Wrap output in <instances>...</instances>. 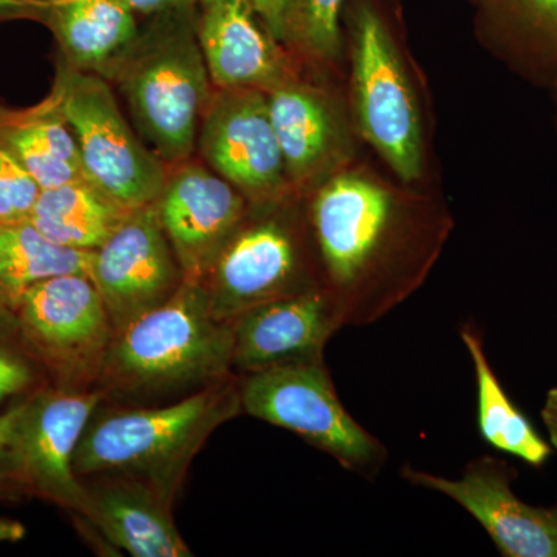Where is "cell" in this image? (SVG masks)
I'll list each match as a JSON object with an SVG mask.
<instances>
[{"label": "cell", "instance_id": "6da1fadb", "mask_svg": "<svg viewBox=\"0 0 557 557\" xmlns=\"http://www.w3.org/2000/svg\"><path fill=\"white\" fill-rule=\"evenodd\" d=\"M321 278L343 327H364L409 298L434 265L448 222L381 180L341 170L310 207Z\"/></svg>", "mask_w": 557, "mask_h": 557}, {"label": "cell", "instance_id": "7a4b0ae2", "mask_svg": "<svg viewBox=\"0 0 557 557\" xmlns=\"http://www.w3.org/2000/svg\"><path fill=\"white\" fill-rule=\"evenodd\" d=\"M110 72L143 141L168 166L188 161L212 95L197 38L196 5L160 13Z\"/></svg>", "mask_w": 557, "mask_h": 557}, {"label": "cell", "instance_id": "3957f363", "mask_svg": "<svg viewBox=\"0 0 557 557\" xmlns=\"http://www.w3.org/2000/svg\"><path fill=\"white\" fill-rule=\"evenodd\" d=\"M240 387L222 384L157 409L123 410L89 421L73 457L76 475L120 472L164 500L209 432L236 416Z\"/></svg>", "mask_w": 557, "mask_h": 557}, {"label": "cell", "instance_id": "277c9868", "mask_svg": "<svg viewBox=\"0 0 557 557\" xmlns=\"http://www.w3.org/2000/svg\"><path fill=\"white\" fill-rule=\"evenodd\" d=\"M109 351L113 376L135 387L219 379L233 364V327L209 307L201 282L183 278L166 302L121 330Z\"/></svg>", "mask_w": 557, "mask_h": 557}, {"label": "cell", "instance_id": "5b68a950", "mask_svg": "<svg viewBox=\"0 0 557 557\" xmlns=\"http://www.w3.org/2000/svg\"><path fill=\"white\" fill-rule=\"evenodd\" d=\"M51 95L78 143L87 178L121 207L153 203L170 170L132 131L108 81L65 64Z\"/></svg>", "mask_w": 557, "mask_h": 557}, {"label": "cell", "instance_id": "8992f818", "mask_svg": "<svg viewBox=\"0 0 557 557\" xmlns=\"http://www.w3.org/2000/svg\"><path fill=\"white\" fill-rule=\"evenodd\" d=\"M351 100L366 141L403 182H417L424 168L420 106L387 25L369 5L355 14Z\"/></svg>", "mask_w": 557, "mask_h": 557}, {"label": "cell", "instance_id": "52a82bcc", "mask_svg": "<svg viewBox=\"0 0 557 557\" xmlns=\"http://www.w3.org/2000/svg\"><path fill=\"white\" fill-rule=\"evenodd\" d=\"M240 405L249 416L295 432L344 468L372 472L383 463V445L344 408L322 359L248 373Z\"/></svg>", "mask_w": 557, "mask_h": 557}, {"label": "cell", "instance_id": "ba28073f", "mask_svg": "<svg viewBox=\"0 0 557 557\" xmlns=\"http://www.w3.org/2000/svg\"><path fill=\"white\" fill-rule=\"evenodd\" d=\"M197 148L209 170L251 203H274L293 189L271 123L267 91L236 87L211 95L201 116Z\"/></svg>", "mask_w": 557, "mask_h": 557}, {"label": "cell", "instance_id": "9c48e42d", "mask_svg": "<svg viewBox=\"0 0 557 557\" xmlns=\"http://www.w3.org/2000/svg\"><path fill=\"white\" fill-rule=\"evenodd\" d=\"M90 277L104 300L110 324L119 332L177 292L183 274L156 203L132 209L95 249Z\"/></svg>", "mask_w": 557, "mask_h": 557}, {"label": "cell", "instance_id": "30bf717a", "mask_svg": "<svg viewBox=\"0 0 557 557\" xmlns=\"http://www.w3.org/2000/svg\"><path fill=\"white\" fill-rule=\"evenodd\" d=\"M208 276L212 314L230 324L270 300L319 287L307 276L298 237L285 220L271 215L242 223Z\"/></svg>", "mask_w": 557, "mask_h": 557}, {"label": "cell", "instance_id": "8fae6325", "mask_svg": "<svg viewBox=\"0 0 557 557\" xmlns=\"http://www.w3.org/2000/svg\"><path fill=\"white\" fill-rule=\"evenodd\" d=\"M153 203L183 278L201 282L245 222L248 200L214 171L185 161Z\"/></svg>", "mask_w": 557, "mask_h": 557}, {"label": "cell", "instance_id": "7c38bea8", "mask_svg": "<svg viewBox=\"0 0 557 557\" xmlns=\"http://www.w3.org/2000/svg\"><path fill=\"white\" fill-rule=\"evenodd\" d=\"M403 478L437 491L467 509L508 557H557V507L539 508L512 491L515 472L504 461L482 457L468 465L461 479L450 480L410 467Z\"/></svg>", "mask_w": 557, "mask_h": 557}, {"label": "cell", "instance_id": "4fadbf2b", "mask_svg": "<svg viewBox=\"0 0 557 557\" xmlns=\"http://www.w3.org/2000/svg\"><path fill=\"white\" fill-rule=\"evenodd\" d=\"M98 394L42 395L22 405L10 458L36 490L58 504L86 515L89 493L73 468L76 446Z\"/></svg>", "mask_w": 557, "mask_h": 557}, {"label": "cell", "instance_id": "5bb4252c", "mask_svg": "<svg viewBox=\"0 0 557 557\" xmlns=\"http://www.w3.org/2000/svg\"><path fill=\"white\" fill-rule=\"evenodd\" d=\"M231 327L233 364L251 373L321 361L330 336L343 324L327 293L318 287L245 311Z\"/></svg>", "mask_w": 557, "mask_h": 557}, {"label": "cell", "instance_id": "9a60e30c", "mask_svg": "<svg viewBox=\"0 0 557 557\" xmlns=\"http://www.w3.org/2000/svg\"><path fill=\"white\" fill-rule=\"evenodd\" d=\"M196 32L218 89L270 91L295 78L287 54L248 0H199Z\"/></svg>", "mask_w": 557, "mask_h": 557}, {"label": "cell", "instance_id": "2e32d148", "mask_svg": "<svg viewBox=\"0 0 557 557\" xmlns=\"http://www.w3.org/2000/svg\"><path fill=\"white\" fill-rule=\"evenodd\" d=\"M271 123L293 189L319 183L343 170L351 156L347 124L335 104L295 78L267 91Z\"/></svg>", "mask_w": 557, "mask_h": 557}, {"label": "cell", "instance_id": "e0dca14e", "mask_svg": "<svg viewBox=\"0 0 557 557\" xmlns=\"http://www.w3.org/2000/svg\"><path fill=\"white\" fill-rule=\"evenodd\" d=\"M16 299L25 324L58 350H94L112 327L104 300L89 274L47 278L24 289Z\"/></svg>", "mask_w": 557, "mask_h": 557}, {"label": "cell", "instance_id": "ac0fdd59", "mask_svg": "<svg viewBox=\"0 0 557 557\" xmlns=\"http://www.w3.org/2000/svg\"><path fill=\"white\" fill-rule=\"evenodd\" d=\"M86 515L116 547L135 557L193 556L168 512L166 502L135 479L87 490Z\"/></svg>", "mask_w": 557, "mask_h": 557}, {"label": "cell", "instance_id": "d6986e66", "mask_svg": "<svg viewBox=\"0 0 557 557\" xmlns=\"http://www.w3.org/2000/svg\"><path fill=\"white\" fill-rule=\"evenodd\" d=\"M42 21L57 36L70 67L101 75L127 53L139 33L124 0H53Z\"/></svg>", "mask_w": 557, "mask_h": 557}, {"label": "cell", "instance_id": "ffe728a7", "mask_svg": "<svg viewBox=\"0 0 557 557\" xmlns=\"http://www.w3.org/2000/svg\"><path fill=\"white\" fill-rule=\"evenodd\" d=\"M0 143L42 189L87 178L78 143L53 95L36 108H0Z\"/></svg>", "mask_w": 557, "mask_h": 557}, {"label": "cell", "instance_id": "44dd1931", "mask_svg": "<svg viewBox=\"0 0 557 557\" xmlns=\"http://www.w3.org/2000/svg\"><path fill=\"white\" fill-rule=\"evenodd\" d=\"M131 211L90 180H79L40 190L28 222L57 244L95 251Z\"/></svg>", "mask_w": 557, "mask_h": 557}, {"label": "cell", "instance_id": "7402d4cb", "mask_svg": "<svg viewBox=\"0 0 557 557\" xmlns=\"http://www.w3.org/2000/svg\"><path fill=\"white\" fill-rule=\"evenodd\" d=\"M461 341L468 348L478 381L479 429L483 440L494 449L525 461L530 467H542L552 457V446L537 434L525 413L516 408L502 387L487 361L482 339L474 330H461Z\"/></svg>", "mask_w": 557, "mask_h": 557}, {"label": "cell", "instance_id": "603a6c76", "mask_svg": "<svg viewBox=\"0 0 557 557\" xmlns=\"http://www.w3.org/2000/svg\"><path fill=\"white\" fill-rule=\"evenodd\" d=\"M94 251L69 248L30 222L0 223V288L9 295L64 274H89Z\"/></svg>", "mask_w": 557, "mask_h": 557}, {"label": "cell", "instance_id": "cb8c5ba5", "mask_svg": "<svg viewBox=\"0 0 557 557\" xmlns=\"http://www.w3.org/2000/svg\"><path fill=\"white\" fill-rule=\"evenodd\" d=\"M344 0H293L285 42L314 60L335 57L339 49V13Z\"/></svg>", "mask_w": 557, "mask_h": 557}, {"label": "cell", "instance_id": "d4e9b609", "mask_svg": "<svg viewBox=\"0 0 557 557\" xmlns=\"http://www.w3.org/2000/svg\"><path fill=\"white\" fill-rule=\"evenodd\" d=\"M505 9L539 60L557 64V0H504Z\"/></svg>", "mask_w": 557, "mask_h": 557}, {"label": "cell", "instance_id": "484cf974", "mask_svg": "<svg viewBox=\"0 0 557 557\" xmlns=\"http://www.w3.org/2000/svg\"><path fill=\"white\" fill-rule=\"evenodd\" d=\"M42 188L0 143V223L27 222Z\"/></svg>", "mask_w": 557, "mask_h": 557}, {"label": "cell", "instance_id": "4316f807", "mask_svg": "<svg viewBox=\"0 0 557 557\" xmlns=\"http://www.w3.org/2000/svg\"><path fill=\"white\" fill-rule=\"evenodd\" d=\"M252 10L260 17L271 35L282 42L285 38V27L293 0H248Z\"/></svg>", "mask_w": 557, "mask_h": 557}, {"label": "cell", "instance_id": "83f0119b", "mask_svg": "<svg viewBox=\"0 0 557 557\" xmlns=\"http://www.w3.org/2000/svg\"><path fill=\"white\" fill-rule=\"evenodd\" d=\"M30 383V370L20 359L0 350V401Z\"/></svg>", "mask_w": 557, "mask_h": 557}, {"label": "cell", "instance_id": "f1b7e54d", "mask_svg": "<svg viewBox=\"0 0 557 557\" xmlns=\"http://www.w3.org/2000/svg\"><path fill=\"white\" fill-rule=\"evenodd\" d=\"M53 0H0V20L33 17L44 20Z\"/></svg>", "mask_w": 557, "mask_h": 557}, {"label": "cell", "instance_id": "f546056e", "mask_svg": "<svg viewBox=\"0 0 557 557\" xmlns=\"http://www.w3.org/2000/svg\"><path fill=\"white\" fill-rule=\"evenodd\" d=\"M135 14H160L164 11L196 5L199 0H124Z\"/></svg>", "mask_w": 557, "mask_h": 557}, {"label": "cell", "instance_id": "4dcf8cb0", "mask_svg": "<svg viewBox=\"0 0 557 557\" xmlns=\"http://www.w3.org/2000/svg\"><path fill=\"white\" fill-rule=\"evenodd\" d=\"M22 406L0 412V460L11 450L14 429H16L17 418H20Z\"/></svg>", "mask_w": 557, "mask_h": 557}, {"label": "cell", "instance_id": "1f68e13d", "mask_svg": "<svg viewBox=\"0 0 557 557\" xmlns=\"http://www.w3.org/2000/svg\"><path fill=\"white\" fill-rule=\"evenodd\" d=\"M541 416L545 428H547L549 442L557 449V387L548 391Z\"/></svg>", "mask_w": 557, "mask_h": 557}, {"label": "cell", "instance_id": "d6a6232c", "mask_svg": "<svg viewBox=\"0 0 557 557\" xmlns=\"http://www.w3.org/2000/svg\"><path fill=\"white\" fill-rule=\"evenodd\" d=\"M25 536V528L17 522L0 520V542H17Z\"/></svg>", "mask_w": 557, "mask_h": 557}]
</instances>
